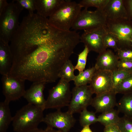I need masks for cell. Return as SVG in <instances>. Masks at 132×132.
<instances>
[{"label": "cell", "instance_id": "f35d334b", "mask_svg": "<svg viewBox=\"0 0 132 132\" xmlns=\"http://www.w3.org/2000/svg\"><path fill=\"white\" fill-rule=\"evenodd\" d=\"M131 46H132V39L131 40Z\"/></svg>", "mask_w": 132, "mask_h": 132}, {"label": "cell", "instance_id": "4fadbf2b", "mask_svg": "<svg viewBox=\"0 0 132 132\" xmlns=\"http://www.w3.org/2000/svg\"><path fill=\"white\" fill-rule=\"evenodd\" d=\"M46 83L42 82H33L30 87L26 90L23 97L28 103L43 108L45 110L46 100L43 91Z\"/></svg>", "mask_w": 132, "mask_h": 132}, {"label": "cell", "instance_id": "6da1fadb", "mask_svg": "<svg viewBox=\"0 0 132 132\" xmlns=\"http://www.w3.org/2000/svg\"><path fill=\"white\" fill-rule=\"evenodd\" d=\"M59 52L58 29L46 39L13 59L9 75L33 82L48 81Z\"/></svg>", "mask_w": 132, "mask_h": 132}, {"label": "cell", "instance_id": "d4e9b609", "mask_svg": "<svg viewBox=\"0 0 132 132\" xmlns=\"http://www.w3.org/2000/svg\"><path fill=\"white\" fill-rule=\"evenodd\" d=\"M110 0H83L79 3L83 7L88 9L90 7H94L97 9L103 10Z\"/></svg>", "mask_w": 132, "mask_h": 132}, {"label": "cell", "instance_id": "277c9868", "mask_svg": "<svg viewBox=\"0 0 132 132\" xmlns=\"http://www.w3.org/2000/svg\"><path fill=\"white\" fill-rule=\"evenodd\" d=\"M22 11L13 0L0 14V39L10 42L19 26V17Z\"/></svg>", "mask_w": 132, "mask_h": 132}, {"label": "cell", "instance_id": "3957f363", "mask_svg": "<svg viewBox=\"0 0 132 132\" xmlns=\"http://www.w3.org/2000/svg\"><path fill=\"white\" fill-rule=\"evenodd\" d=\"M82 8L75 1L64 0L49 17V21L57 28L70 30Z\"/></svg>", "mask_w": 132, "mask_h": 132}, {"label": "cell", "instance_id": "8d00e7d4", "mask_svg": "<svg viewBox=\"0 0 132 132\" xmlns=\"http://www.w3.org/2000/svg\"><path fill=\"white\" fill-rule=\"evenodd\" d=\"M9 3L6 0H0V14L6 9Z\"/></svg>", "mask_w": 132, "mask_h": 132}, {"label": "cell", "instance_id": "603a6c76", "mask_svg": "<svg viewBox=\"0 0 132 132\" xmlns=\"http://www.w3.org/2000/svg\"><path fill=\"white\" fill-rule=\"evenodd\" d=\"M74 66L69 59L65 63L60 70L58 75V78L63 79L69 82L74 81L75 76L74 74Z\"/></svg>", "mask_w": 132, "mask_h": 132}, {"label": "cell", "instance_id": "1f68e13d", "mask_svg": "<svg viewBox=\"0 0 132 132\" xmlns=\"http://www.w3.org/2000/svg\"><path fill=\"white\" fill-rule=\"evenodd\" d=\"M117 69L132 73V60L119 59Z\"/></svg>", "mask_w": 132, "mask_h": 132}, {"label": "cell", "instance_id": "52a82bcc", "mask_svg": "<svg viewBox=\"0 0 132 132\" xmlns=\"http://www.w3.org/2000/svg\"><path fill=\"white\" fill-rule=\"evenodd\" d=\"M107 19L102 10L96 9L94 11L84 9L79 13L72 27L75 31L94 28L107 27Z\"/></svg>", "mask_w": 132, "mask_h": 132}, {"label": "cell", "instance_id": "e575fe53", "mask_svg": "<svg viewBox=\"0 0 132 132\" xmlns=\"http://www.w3.org/2000/svg\"><path fill=\"white\" fill-rule=\"evenodd\" d=\"M103 132H121L117 124H112L105 126Z\"/></svg>", "mask_w": 132, "mask_h": 132}, {"label": "cell", "instance_id": "d590c367", "mask_svg": "<svg viewBox=\"0 0 132 132\" xmlns=\"http://www.w3.org/2000/svg\"><path fill=\"white\" fill-rule=\"evenodd\" d=\"M29 132H62L59 130H56L54 128L47 126L44 129L38 128Z\"/></svg>", "mask_w": 132, "mask_h": 132}, {"label": "cell", "instance_id": "484cf974", "mask_svg": "<svg viewBox=\"0 0 132 132\" xmlns=\"http://www.w3.org/2000/svg\"><path fill=\"white\" fill-rule=\"evenodd\" d=\"M115 90L117 94H124L132 93V74L123 81Z\"/></svg>", "mask_w": 132, "mask_h": 132}, {"label": "cell", "instance_id": "f546056e", "mask_svg": "<svg viewBox=\"0 0 132 132\" xmlns=\"http://www.w3.org/2000/svg\"><path fill=\"white\" fill-rule=\"evenodd\" d=\"M17 5L22 11L27 10L30 14L34 13L36 10L35 0H15Z\"/></svg>", "mask_w": 132, "mask_h": 132}, {"label": "cell", "instance_id": "74e56055", "mask_svg": "<svg viewBox=\"0 0 132 132\" xmlns=\"http://www.w3.org/2000/svg\"><path fill=\"white\" fill-rule=\"evenodd\" d=\"M80 132H93L89 127V126L87 125L83 127Z\"/></svg>", "mask_w": 132, "mask_h": 132}, {"label": "cell", "instance_id": "ffe728a7", "mask_svg": "<svg viewBox=\"0 0 132 132\" xmlns=\"http://www.w3.org/2000/svg\"><path fill=\"white\" fill-rule=\"evenodd\" d=\"M116 106L120 113L132 118V93L124 94L117 103Z\"/></svg>", "mask_w": 132, "mask_h": 132}, {"label": "cell", "instance_id": "d6a6232c", "mask_svg": "<svg viewBox=\"0 0 132 132\" xmlns=\"http://www.w3.org/2000/svg\"><path fill=\"white\" fill-rule=\"evenodd\" d=\"M119 59L132 60V50L130 49H120L117 52Z\"/></svg>", "mask_w": 132, "mask_h": 132}, {"label": "cell", "instance_id": "7c38bea8", "mask_svg": "<svg viewBox=\"0 0 132 132\" xmlns=\"http://www.w3.org/2000/svg\"><path fill=\"white\" fill-rule=\"evenodd\" d=\"M89 86L93 94L96 95L115 90L112 71L97 70Z\"/></svg>", "mask_w": 132, "mask_h": 132}, {"label": "cell", "instance_id": "836d02e7", "mask_svg": "<svg viewBox=\"0 0 132 132\" xmlns=\"http://www.w3.org/2000/svg\"><path fill=\"white\" fill-rule=\"evenodd\" d=\"M124 3L127 12L128 18L132 22V0H124Z\"/></svg>", "mask_w": 132, "mask_h": 132}, {"label": "cell", "instance_id": "ba28073f", "mask_svg": "<svg viewBox=\"0 0 132 132\" xmlns=\"http://www.w3.org/2000/svg\"><path fill=\"white\" fill-rule=\"evenodd\" d=\"M93 93L89 85L75 86L71 91L72 97L67 111L73 114L80 113L91 105Z\"/></svg>", "mask_w": 132, "mask_h": 132}, {"label": "cell", "instance_id": "4316f807", "mask_svg": "<svg viewBox=\"0 0 132 132\" xmlns=\"http://www.w3.org/2000/svg\"><path fill=\"white\" fill-rule=\"evenodd\" d=\"M132 74L116 69L112 71V81L114 90L127 77Z\"/></svg>", "mask_w": 132, "mask_h": 132}, {"label": "cell", "instance_id": "f1b7e54d", "mask_svg": "<svg viewBox=\"0 0 132 132\" xmlns=\"http://www.w3.org/2000/svg\"><path fill=\"white\" fill-rule=\"evenodd\" d=\"M103 41L104 46L106 49L107 48H110L116 52H117L120 49L116 39L108 32L105 35Z\"/></svg>", "mask_w": 132, "mask_h": 132}, {"label": "cell", "instance_id": "e0dca14e", "mask_svg": "<svg viewBox=\"0 0 132 132\" xmlns=\"http://www.w3.org/2000/svg\"><path fill=\"white\" fill-rule=\"evenodd\" d=\"M13 61L9 43L0 39V73L2 76L9 75Z\"/></svg>", "mask_w": 132, "mask_h": 132}, {"label": "cell", "instance_id": "8992f818", "mask_svg": "<svg viewBox=\"0 0 132 132\" xmlns=\"http://www.w3.org/2000/svg\"><path fill=\"white\" fill-rule=\"evenodd\" d=\"M108 32L117 41L120 49H128L131 46L132 22L128 18L114 21L107 20Z\"/></svg>", "mask_w": 132, "mask_h": 132}, {"label": "cell", "instance_id": "5bb4252c", "mask_svg": "<svg viewBox=\"0 0 132 132\" xmlns=\"http://www.w3.org/2000/svg\"><path fill=\"white\" fill-rule=\"evenodd\" d=\"M117 94L115 90L96 95L93 98L91 104L96 112L102 113L114 109L117 102Z\"/></svg>", "mask_w": 132, "mask_h": 132}, {"label": "cell", "instance_id": "2e32d148", "mask_svg": "<svg viewBox=\"0 0 132 132\" xmlns=\"http://www.w3.org/2000/svg\"><path fill=\"white\" fill-rule=\"evenodd\" d=\"M119 60L117 55L110 50H106L99 54L94 66L97 70L112 71L117 69Z\"/></svg>", "mask_w": 132, "mask_h": 132}, {"label": "cell", "instance_id": "7402d4cb", "mask_svg": "<svg viewBox=\"0 0 132 132\" xmlns=\"http://www.w3.org/2000/svg\"><path fill=\"white\" fill-rule=\"evenodd\" d=\"M97 69L94 66L85 70L75 76L74 81L75 86L87 85L91 82Z\"/></svg>", "mask_w": 132, "mask_h": 132}, {"label": "cell", "instance_id": "9c48e42d", "mask_svg": "<svg viewBox=\"0 0 132 132\" xmlns=\"http://www.w3.org/2000/svg\"><path fill=\"white\" fill-rule=\"evenodd\" d=\"M1 80L5 101L10 103L23 97L26 91L25 80L8 75L2 76Z\"/></svg>", "mask_w": 132, "mask_h": 132}, {"label": "cell", "instance_id": "ac0fdd59", "mask_svg": "<svg viewBox=\"0 0 132 132\" xmlns=\"http://www.w3.org/2000/svg\"><path fill=\"white\" fill-rule=\"evenodd\" d=\"M37 13L43 17H49L64 0H35Z\"/></svg>", "mask_w": 132, "mask_h": 132}, {"label": "cell", "instance_id": "5b68a950", "mask_svg": "<svg viewBox=\"0 0 132 132\" xmlns=\"http://www.w3.org/2000/svg\"><path fill=\"white\" fill-rule=\"evenodd\" d=\"M71 97L69 82L60 79L57 84L49 90L45 109L60 110L63 107L68 106Z\"/></svg>", "mask_w": 132, "mask_h": 132}, {"label": "cell", "instance_id": "44dd1931", "mask_svg": "<svg viewBox=\"0 0 132 132\" xmlns=\"http://www.w3.org/2000/svg\"><path fill=\"white\" fill-rule=\"evenodd\" d=\"M120 112L114 109L102 113L97 117L98 122L105 126L112 124H117L120 117Z\"/></svg>", "mask_w": 132, "mask_h": 132}, {"label": "cell", "instance_id": "83f0119b", "mask_svg": "<svg viewBox=\"0 0 132 132\" xmlns=\"http://www.w3.org/2000/svg\"><path fill=\"white\" fill-rule=\"evenodd\" d=\"M89 52L87 47L85 46L83 50L78 55L77 63L74 66L75 70H77L79 73L83 72L86 67L87 57Z\"/></svg>", "mask_w": 132, "mask_h": 132}, {"label": "cell", "instance_id": "cb8c5ba5", "mask_svg": "<svg viewBox=\"0 0 132 132\" xmlns=\"http://www.w3.org/2000/svg\"><path fill=\"white\" fill-rule=\"evenodd\" d=\"M79 122L83 127L91 124L98 122V118L95 112L88 110L87 109L82 110L80 113Z\"/></svg>", "mask_w": 132, "mask_h": 132}, {"label": "cell", "instance_id": "d6986e66", "mask_svg": "<svg viewBox=\"0 0 132 132\" xmlns=\"http://www.w3.org/2000/svg\"><path fill=\"white\" fill-rule=\"evenodd\" d=\"M9 104L5 100L0 103V132H6L12 121Z\"/></svg>", "mask_w": 132, "mask_h": 132}, {"label": "cell", "instance_id": "4dcf8cb0", "mask_svg": "<svg viewBox=\"0 0 132 132\" xmlns=\"http://www.w3.org/2000/svg\"><path fill=\"white\" fill-rule=\"evenodd\" d=\"M117 124L121 132H132V118L124 115Z\"/></svg>", "mask_w": 132, "mask_h": 132}, {"label": "cell", "instance_id": "9a60e30c", "mask_svg": "<svg viewBox=\"0 0 132 132\" xmlns=\"http://www.w3.org/2000/svg\"><path fill=\"white\" fill-rule=\"evenodd\" d=\"M102 11L107 20L114 21L128 18L124 0H110Z\"/></svg>", "mask_w": 132, "mask_h": 132}, {"label": "cell", "instance_id": "7a4b0ae2", "mask_svg": "<svg viewBox=\"0 0 132 132\" xmlns=\"http://www.w3.org/2000/svg\"><path fill=\"white\" fill-rule=\"evenodd\" d=\"M43 108L28 103L18 110L13 117L12 125L15 132H29L38 128L43 122Z\"/></svg>", "mask_w": 132, "mask_h": 132}, {"label": "cell", "instance_id": "30bf717a", "mask_svg": "<svg viewBox=\"0 0 132 132\" xmlns=\"http://www.w3.org/2000/svg\"><path fill=\"white\" fill-rule=\"evenodd\" d=\"M108 32L107 27H100L84 30L80 37L83 43L90 51L100 53L106 50L103 43V38Z\"/></svg>", "mask_w": 132, "mask_h": 132}, {"label": "cell", "instance_id": "8fae6325", "mask_svg": "<svg viewBox=\"0 0 132 132\" xmlns=\"http://www.w3.org/2000/svg\"><path fill=\"white\" fill-rule=\"evenodd\" d=\"M76 122L73 114L67 111L62 112L60 110L48 114L44 117L43 121L47 126L56 128L62 132H68Z\"/></svg>", "mask_w": 132, "mask_h": 132}]
</instances>
